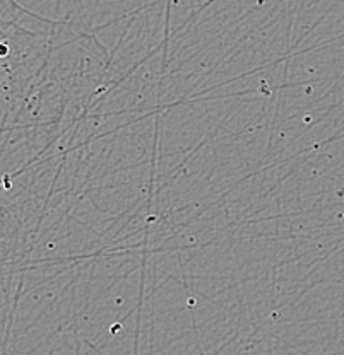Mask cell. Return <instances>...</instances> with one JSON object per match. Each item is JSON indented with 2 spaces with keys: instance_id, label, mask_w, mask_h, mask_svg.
Listing matches in <instances>:
<instances>
[{
  "instance_id": "obj_1",
  "label": "cell",
  "mask_w": 344,
  "mask_h": 355,
  "mask_svg": "<svg viewBox=\"0 0 344 355\" xmlns=\"http://www.w3.org/2000/svg\"><path fill=\"white\" fill-rule=\"evenodd\" d=\"M33 17L14 0H0V146L33 77L40 40L28 24Z\"/></svg>"
}]
</instances>
